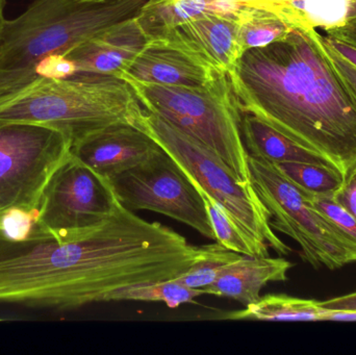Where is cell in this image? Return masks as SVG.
<instances>
[{"instance_id": "1", "label": "cell", "mask_w": 356, "mask_h": 355, "mask_svg": "<svg viewBox=\"0 0 356 355\" xmlns=\"http://www.w3.org/2000/svg\"><path fill=\"white\" fill-rule=\"evenodd\" d=\"M199 254L184 236L122 204L77 239L0 238V302L60 311L112 302L117 292L173 279Z\"/></svg>"}, {"instance_id": "2", "label": "cell", "mask_w": 356, "mask_h": 355, "mask_svg": "<svg viewBox=\"0 0 356 355\" xmlns=\"http://www.w3.org/2000/svg\"><path fill=\"white\" fill-rule=\"evenodd\" d=\"M242 112L344 173L356 160V95L316 29L243 53L227 75Z\"/></svg>"}, {"instance_id": "3", "label": "cell", "mask_w": 356, "mask_h": 355, "mask_svg": "<svg viewBox=\"0 0 356 355\" xmlns=\"http://www.w3.org/2000/svg\"><path fill=\"white\" fill-rule=\"evenodd\" d=\"M148 0H33L0 33V99L37 79L41 63L138 16Z\"/></svg>"}, {"instance_id": "4", "label": "cell", "mask_w": 356, "mask_h": 355, "mask_svg": "<svg viewBox=\"0 0 356 355\" xmlns=\"http://www.w3.org/2000/svg\"><path fill=\"white\" fill-rule=\"evenodd\" d=\"M144 112L131 85L114 75L39 77L0 99V121L51 127L72 146L111 125L137 126Z\"/></svg>"}, {"instance_id": "5", "label": "cell", "mask_w": 356, "mask_h": 355, "mask_svg": "<svg viewBox=\"0 0 356 355\" xmlns=\"http://www.w3.org/2000/svg\"><path fill=\"white\" fill-rule=\"evenodd\" d=\"M125 81L146 110L204 144L241 181H250L249 154L241 129L242 110L227 75H216L201 87Z\"/></svg>"}, {"instance_id": "6", "label": "cell", "mask_w": 356, "mask_h": 355, "mask_svg": "<svg viewBox=\"0 0 356 355\" xmlns=\"http://www.w3.org/2000/svg\"><path fill=\"white\" fill-rule=\"evenodd\" d=\"M136 127L149 135L175 160L194 185L217 200L251 237L268 244L280 256H288L292 251L274 233L269 212L251 181H241L204 144L146 110Z\"/></svg>"}, {"instance_id": "7", "label": "cell", "mask_w": 356, "mask_h": 355, "mask_svg": "<svg viewBox=\"0 0 356 355\" xmlns=\"http://www.w3.org/2000/svg\"><path fill=\"white\" fill-rule=\"evenodd\" d=\"M248 164L251 183L271 217L270 225L298 243L305 262L330 270L356 262V246L313 206L309 194L272 163L249 156Z\"/></svg>"}, {"instance_id": "8", "label": "cell", "mask_w": 356, "mask_h": 355, "mask_svg": "<svg viewBox=\"0 0 356 355\" xmlns=\"http://www.w3.org/2000/svg\"><path fill=\"white\" fill-rule=\"evenodd\" d=\"M71 148L70 139L51 127L0 121V210H38L46 185Z\"/></svg>"}, {"instance_id": "9", "label": "cell", "mask_w": 356, "mask_h": 355, "mask_svg": "<svg viewBox=\"0 0 356 355\" xmlns=\"http://www.w3.org/2000/svg\"><path fill=\"white\" fill-rule=\"evenodd\" d=\"M118 204L110 179L71 154L44 190L38 221L48 238L64 243L104 222Z\"/></svg>"}, {"instance_id": "10", "label": "cell", "mask_w": 356, "mask_h": 355, "mask_svg": "<svg viewBox=\"0 0 356 355\" xmlns=\"http://www.w3.org/2000/svg\"><path fill=\"white\" fill-rule=\"evenodd\" d=\"M108 179L119 201L129 210L165 215L215 241L200 193L162 148L139 166Z\"/></svg>"}, {"instance_id": "11", "label": "cell", "mask_w": 356, "mask_h": 355, "mask_svg": "<svg viewBox=\"0 0 356 355\" xmlns=\"http://www.w3.org/2000/svg\"><path fill=\"white\" fill-rule=\"evenodd\" d=\"M158 39L179 48L216 74H229L244 53L238 41L236 15H204Z\"/></svg>"}, {"instance_id": "12", "label": "cell", "mask_w": 356, "mask_h": 355, "mask_svg": "<svg viewBox=\"0 0 356 355\" xmlns=\"http://www.w3.org/2000/svg\"><path fill=\"white\" fill-rule=\"evenodd\" d=\"M160 146L144 131L125 123L111 125L74 144L71 154L102 176L120 174L149 160Z\"/></svg>"}, {"instance_id": "13", "label": "cell", "mask_w": 356, "mask_h": 355, "mask_svg": "<svg viewBox=\"0 0 356 355\" xmlns=\"http://www.w3.org/2000/svg\"><path fill=\"white\" fill-rule=\"evenodd\" d=\"M148 40L135 17L108 27L62 56L72 63L75 74L119 77L145 47Z\"/></svg>"}, {"instance_id": "14", "label": "cell", "mask_w": 356, "mask_h": 355, "mask_svg": "<svg viewBox=\"0 0 356 355\" xmlns=\"http://www.w3.org/2000/svg\"><path fill=\"white\" fill-rule=\"evenodd\" d=\"M216 75L220 74L172 44L163 39H150L119 77L154 85L201 87Z\"/></svg>"}, {"instance_id": "15", "label": "cell", "mask_w": 356, "mask_h": 355, "mask_svg": "<svg viewBox=\"0 0 356 355\" xmlns=\"http://www.w3.org/2000/svg\"><path fill=\"white\" fill-rule=\"evenodd\" d=\"M292 267V263L282 258L242 256L226 265L204 293L247 306L261 299V290L268 283L286 281Z\"/></svg>"}, {"instance_id": "16", "label": "cell", "mask_w": 356, "mask_h": 355, "mask_svg": "<svg viewBox=\"0 0 356 355\" xmlns=\"http://www.w3.org/2000/svg\"><path fill=\"white\" fill-rule=\"evenodd\" d=\"M242 8L236 0H148L136 19L149 40L158 39L193 19L236 15Z\"/></svg>"}, {"instance_id": "17", "label": "cell", "mask_w": 356, "mask_h": 355, "mask_svg": "<svg viewBox=\"0 0 356 355\" xmlns=\"http://www.w3.org/2000/svg\"><path fill=\"white\" fill-rule=\"evenodd\" d=\"M241 129L247 151L253 158H261L272 164L307 163L336 168L325 156L299 145L248 113L242 112Z\"/></svg>"}, {"instance_id": "18", "label": "cell", "mask_w": 356, "mask_h": 355, "mask_svg": "<svg viewBox=\"0 0 356 355\" xmlns=\"http://www.w3.org/2000/svg\"><path fill=\"white\" fill-rule=\"evenodd\" d=\"M356 0H261L255 8L268 10L294 28L330 31L344 26Z\"/></svg>"}, {"instance_id": "19", "label": "cell", "mask_w": 356, "mask_h": 355, "mask_svg": "<svg viewBox=\"0 0 356 355\" xmlns=\"http://www.w3.org/2000/svg\"><path fill=\"white\" fill-rule=\"evenodd\" d=\"M319 302L271 294L261 297L244 310L226 313L223 320L252 321H322Z\"/></svg>"}, {"instance_id": "20", "label": "cell", "mask_w": 356, "mask_h": 355, "mask_svg": "<svg viewBox=\"0 0 356 355\" xmlns=\"http://www.w3.org/2000/svg\"><path fill=\"white\" fill-rule=\"evenodd\" d=\"M204 202L207 217L211 229L215 233L217 243L236 254L248 256H269V245L257 241L247 233L232 217L225 208L213 197L205 193L200 188L196 187Z\"/></svg>"}, {"instance_id": "21", "label": "cell", "mask_w": 356, "mask_h": 355, "mask_svg": "<svg viewBox=\"0 0 356 355\" xmlns=\"http://www.w3.org/2000/svg\"><path fill=\"white\" fill-rule=\"evenodd\" d=\"M236 22L243 52L286 39L294 31V27L273 13L250 6L241 8Z\"/></svg>"}, {"instance_id": "22", "label": "cell", "mask_w": 356, "mask_h": 355, "mask_svg": "<svg viewBox=\"0 0 356 355\" xmlns=\"http://www.w3.org/2000/svg\"><path fill=\"white\" fill-rule=\"evenodd\" d=\"M274 165L293 185L309 195L334 196L344 179V173L324 165L307 163Z\"/></svg>"}, {"instance_id": "23", "label": "cell", "mask_w": 356, "mask_h": 355, "mask_svg": "<svg viewBox=\"0 0 356 355\" xmlns=\"http://www.w3.org/2000/svg\"><path fill=\"white\" fill-rule=\"evenodd\" d=\"M203 290L191 289L177 279L135 286L117 292L112 302H164L171 308L191 304L195 298L204 295Z\"/></svg>"}, {"instance_id": "24", "label": "cell", "mask_w": 356, "mask_h": 355, "mask_svg": "<svg viewBox=\"0 0 356 355\" xmlns=\"http://www.w3.org/2000/svg\"><path fill=\"white\" fill-rule=\"evenodd\" d=\"M243 254L226 249L216 242L199 247V254L190 268L175 279L191 289L203 290L215 283L226 265L238 260Z\"/></svg>"}, {"instance_id": "25", "label": "cell", "mask_w": 356, "mask_h": 355, "mask_svg": "<svg viewBox=\"0 0 356 355\" xmlns=\"http://www.w3.org/2000/svg\"><path fill=\"white\" fill-rule=\"evenodd\" d=\"M0 238L8 242L48 239L38 221V210L10 208L0 210Z\"/></svg>"}, {"instance_id": "26", "label": "cell", "mask_w": 356, "mask_h": 355, "mask_svg": "<svg viewBox=\"0 0 356 355\" xmlns=\"http://www.w3.org/2000/svg\"><path fill=\"white\" fill-rule=\"evenodd\" d=\"M313 206L346 238L356 246V218L334 196L309 195Z\"/></svg>"}, {"instance_id": "27", "label": "cell", "mask_w": 356, "mask_h": 355, "mask_svg": "<svg viewBox=\"0 0 356 355\" xmlns=\"http://www.w3.org/2000/svg\"><path fill=\"white\" fill-rule=\"evenodd\" d=\"M334 198L356 218V160L345 171L342 185Z\"/></svg>"}, {"instance_id": "28", "label": "cell", "mask_w": 356, "mask_h": 355, "mask_svg": "<svg viewBox=\"0 0 356 355\" xmlns=\"http://www.w3.org/2000/svg\"><path fill=\"white\" fill-rule=\"evenodd\" d=\"M322 38H323V35H322ZM323 43L324 45H325L326 49H327L330 58H332V62H334V66L340 71L341 74L344 76V79H346L349 85L353 88V92H355L356 95V67L355 65L351 64L350 62H348L346 58H343L341 54H339L338 52L336 51V49H334V48L324 40V38Z\"/></svg>"}, {"instance_id": "29", "label": "cell", "mask_w": 356, "mask_h": 355, "mask_svg": "<svg viewBox=\"0 0 356 355\" xmlns=\"http://www.w3.org/2000/svg\"><path fill=\"white\" fill-rule=\"evenodd\" d=\"M320 306L328 311H349L356 313V292L348 295L332 298L326 302H319Z\"/></svg>"}, {"instance_id": "30", "label": "cell", "mask_w": 356, "mask_h": 355, "mask_svg": "<svg viewBox=\"0 0 356 355\" xmlns=\"http://www.w3.org/2000/svg\"><path fill=\"white\" fill-rule=\"evenodd\" d=\"M324 40L332 46L339 54L346 58L351 64L356 67V47L351 44L346 43L342 40L337 39V38L330 37V35H323Z\"/></svg>"}, {"instance_id": "31", "label": "cell", "mask_w": 356, "mask_h": 355, "mask_svg": "<svg viewBox=\"0 0 356 355\" xmlns=\"http://www.w3.org/2000/svg\"><path fill=\"white\" fill-rule=\"evenodd\" d=\"M325 35L342 40L356 47V18L350 19L344 26L326 33Z\"/></svg>"}, {"instance_id": "32", "label": "cell", "mask_w": 356, "mask_h": 355, "mask_svg": "<svg viewBox=\"0 0 356 355\" xmlns=\"http://www.w3.org/2000/svg\"><path fill=\"white\" fill-rule=\"evenodd\" d=\"M322 321H341V322H353L356 321V313L349 311H328L322 308Z\"/></svg>"}, {"instance_id": "33", "label": "cell", "mask_w": 356, "mask_h": 355, "mask_svg": "<svg viewBox=\"0 0 356 355\" xmlns=\"http://www.w3.org/2000/svg\"><path fill=\"white\" fill-rule=\"evenodd\" d=\"M6 6V0H0V33H1L2 27H3L6 17H4V8Z\"/></svg>"}, {"instance_id": "34", "label": "cell", "mask_w": 356, "mask_h": 355, "mask_svg": "<svg viewBox=\"0 0 356 355\" xmlns=\"http://www.w3.org/2000/svg\"><path fill=\"white\" fill-rule=\"evenodd\" d=\"M83 2H88V3H104V2L110 1V0H81Z\"/></svg>"}, {"instance_id": "35", "label": "cell", "mask_w": 356, "mask_h": 355, "mask_svg": "<svg viewBox=\"0 0 356 355\" xmlns=\"http://www.w3.org/2000/svg\"><path fill=\"white\" fill-rule=\"evenodd\" d=\"M353 18H356V3L355 6H353V10H351L350 13V19ZM350 19H349V20H350Z\"/></svg>"}]
</instances>
